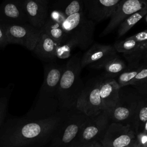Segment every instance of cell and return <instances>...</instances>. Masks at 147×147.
Here are the masks:
<instances>
[{"mask_svg":"<svg viewBox=\"0 0 147 147\" xmlns=\"http://www.w3.org/2000/svg\"><path fill=\"white\" fill-rule=\"evenodd\" d=\"M61 122L59 114L40 119H8L0 128V147H43Z\"/></svg>","mask_w":147,"mask_h":147,"instance_id":"obj_1","label":"cell"},{"mask_svg":"<svg viewBox=\"0 0 147 147\" xmlns=\"http://www.w3.org/2000/svg\"><path fill=\"white\" fill-rule=\"evenodd\" d=\"M64 66H45L44 81L30 108L24 116L29 119H40L55 115L58 106L56 92Z\"/></svg>","mask_w":147,"mask_h":147,"instance_id":"obj_2","label":"cell"},{"mask_svg":"<svg viewBox=\"0 0 147 147\" xmlns=\"http://www.w3.org/2000/svg\"><path fill=\"white\" fill-rule=\"evenodd\" d=\"M81 58L78 55L72 56L64 67L56 92L58 106L61 109L76 102L84 88L80 76Z\"/></svg>","mask_w":147,"mask_h":147,"instance_id":"obj_3","label":"cell"},{"mask_svg":"<svg viewBox=\"0 0 147 147\" xmlns=\"http://www.w3.org/2000/svg\"><path fill=\"white\" fill-rule=\"evenodd\" d=\"M61 26L82 50H86L94 42L95 22L88 19L83 11L65 16Z\"/></svg>","mask_w":147,"mask_h":147,"instance_id":"obj_4","label":"cell"},{"mask_svg":"<svg viewBox=\"0 0 147 147\" xmlns=\"http://www.w3.org/2000/svg\"><path fill=\"white\" fill-rule=\"evenodd\" d=\"M103 79L101 76L89 80L76 100L78 109L87 116L97 115L103 110L99 92Z\"/></svg>","mask_w":147,"mask_h":147,"instance_id":"obj_5","label":"cell"},{"mask_svg":"<svg viewBox=\"0 0 147 147\" xmlns=\"http://www.w3.org/2000/svg\"><path fill=\"white\" fill-rule=\"evenodd\" d=\"M9 44H17L33 51L38 40L42 29H37L29 23L21 25H5Z\"/></svg>","mask_w":147,"mask_h":147,"instance_id":"obj_6","label":"cell"},{"mask_svg":"<svg viewBox=\"0 0 147 147\" xmlns=\"http://www.w3.org/2000/svg\"><path fill=\"white\" fill-rule=\"evenodd\" d=\"M137 137L129 125L113 123L107 127L102 140L103 147H136Z\"/></svg>","mask_w":147,"mask_h":147,"instance_id":"obj_7","label":"cell"},{"mask_svg":"<svg viewBox=\"0 0 147 147\" xmlns=\"http://www.w3.org/2000/svg\"><path fill=\"white\" fill-rule=\"evenodd\" d=\"M117 56L113 45L95 43L82 56L81 67L103 69L108 61Z\"/></svg>","mask_w":147,"mask_h":147,"instance_id":"obj_8","label":"cell"},{"mask_svg":"<svg viewBox=\"0 0 147 147\" xmlns=\"http://www.w3.org/2000/svg\"><path fill=\"white\" fill-rule=\"evenodd\" d=\"M146 5H147V0H121L101 34L105 36L109 34L118 27L126 18Z\"/></svg>","mask_w":147,"mask_h":147,"instance_id":"obj_9","label":"cell"},{"mask_svg":"<svg viewBox=\"0 0 147 147\" xmlns=\"http://www.w3.org/2000/svg\"><path fill=\"white\" fill-rule=\"evenodd\" d=\"M121 0H81L86 17L94 22L110 18Z\"/></svg>","mask_w":147,"mask_h":147,"instance_id":"obj_10","label":"cell"},{"mask_svg":"<svg viewBox=\"0 0 147 147\" xmlns=\"http://www.w3.org/2000/svg\"><path fill=\"white\" fill-rule=\"evenodd\" d=\"M0 22L5 25L28 23L23 0H5L0 5Z\"/></svg>","mask_w":147,"mask_h":147,"instance_id":"obj_11","label":"cell"},{"mask_svg":"<svg viewBox=\"0 0 147 147\" xmlns=\"http://www.w3.org/2000/svg\"><path fill=\"white\" fill-rule=\"evenodd\" d=\"M91 117L92 118L88 123L82 124L80 129L82 143H88L101 133L108 125L109 115L106 110H103L97 115Z\"/></svg>","mask_w":147,"mask_h":147,"instance_id":"obj_12","label":"cell"},{"mask_svg":"<svg viewBox=\"0 0 147 147\" xmlns=\"http://www.w3.org/2000/svg\"><path fill=\"white\" fill-rule=\"evenodd\" d=\"M24 7L29 24L42 29L48 18V5L33 0H23Z\"/></svg>","mask_w":147,"mask_h":147,"instance_id":"obj_13","label":"cell"},{"mask_svg":"<svg viewBox=\"0 0 147 147\" xmlns=\"http://www.w3.org/2000/svg\"><path fill=\"white\" fill-rule=\"evenodd\" d=\"M121 88L115 79H103L99 91L103 110L109 111L119 103Z\"/></svg>","mask_w":147,"mask_h":147,"instance_id":"obj_14","label":"cell"},{"mask_svg":"<svg viewBox=\"0 0 147 147\" xmlns=\"http://www.w3.org/2000/svg\"><path fill=\"white\" fill-rule=\"evenodd\" d=\"M59 44L45 33L42 30L33 51L41 58L53 59L56 57V49Z\"/></svg>","mask_w":147,"mask_h":147,"instance_id":"obj_15","label":"cell"},{"mask_svg":"<svg viewBox=\"0 0 147 147\" xmlns=\"http://www.w3.org/2000/svg\"><path fill=\"white\" fill-rule=\"evenodd\" d=\"M42 30L59 45L65 43L69 39V36L64 31L61 25L53 21L49 17Z\"/></svg>","mask_w":147,"mask_h":147,"instance_id":"obj_16","label":"cell"},{"mask_svg":"<svg viewBox=\"0 0 147 147\" xmlns=\"http://www.w3.org/2000/svg\"><path fill=\"white\" fill-rule=\"evenodd\" d=\"M103 69L105 71L103 76L104 78L114 79L126 69V63L118 56L108 61Z\"/></svg>","mask_w":147,"mask_h":147,"instance_id":"obj_17","label":"cell"},{"mask_svg":"<svg viewBox=\"0 0 147 147\" xmlns=\"http://www.w3.org/2000/svg\"><path fill=\"white\" fill-rule=\"evenodd\" d=\"M147 14V5L141 10L126 18L118 26V37H121L134 26L142 18Z\"/></svg>","mask_w":147,"mask_h":147,"instance_id":"obj_18","label":"cell"},{"mask_svg":"<svg viewBox=\"0 0 147 147\" xmlns=\"http://www.w3.org/2000/svg\"><path fill=\"white\" fill-rule=\"evenodd\" d=\"M131 86L142 94L147 95V63L143 62Z\"/></svg>","mask_w":147,"mask_h":147,"instance_id":"obj_19","label":"cell"},{"mask_svg":"<svg viewBox=\"0 0 147 147\" xmlns=\"http://www.w3.org/2000/svg\"><path fill=\"white\" fill-rule=\"evenodd\" d=\"M144 44L145 43L138 42L129 37L124 40L116 41L113 45V47H114L117 52L123 54L131 52L138 49Z\"/></svg>","mask_w":147,"mask_h":147,"instance_id":"obj_20","label":"cell"},{"mask_svg":"<svg viewBox=\"0 0 147 147\" xmlns=\"http://www.w3.org/2000/svg\"><path fill=\"white\" fill-rule=\"evenodd\" d=\"M65 16L83 11V5L81 0H63L62 7L58 9Z\"/></svg>","mask_w":147,"mask_h":147,"instance_id":"obj_21","label":"cell"},{"mask_svg":"<svg viewBox=\"0 0 147 147\" xmlns=\"http://www.w3.org/2000/svg\"><path fill=\"white\" fill-rule=\"evenodd\" d=\"M142 65V64H141ZM141 65L138 67L131 69H126L122 74L118 76L117 82L121 88L132 84L133 81L140 71Z\"/></svg>","mask_w":147,"mask_h":147,"instance_id":"obj_22","label":"cell"},{"mask_svg":"<svg viewBox=\"0 0 147 147\" xmlns=\"http://www.w3.org/2000/svg\"><path fill=\"white\" fill-rule=\"evenodd\" d=\"M107 111L109 115H110L118 121L126 120L131 115L130 109L126 106H119L118 104L114 107Z\"/></svg>","mask_w":147,"mask_h":147,"instance_id":"obj_23","label":"cell"},{"mask_svg":"<svg viewBox=\"0 0 147 147\" xmlns=\"http://www.w3.org/2000/svg\"><path fill=\"white\" fill-rule=\"evenodd\" d=\"M77 47L75 42L69 38L67 42L64 44L58 45L56 49V56L59 59L68 58L74 47Z\"/></svg>","mask_w":147,"mask_h":147,"instance_id":"obj_24","label":"cell"},{"mask_svg":"<svg viewBox=\"0 0 147 147\" xmlns=\"http://www.w3.org/2000/svg\"><path fill=\"white\" fill-rule=\"evenodd\" d=\"M9 96L7 95H3L0 96V128L4 122L6 117Z\"/></svg>","mask_w":147,"mask_h":147,"instance_id":"obj_25","label":"cell"},{"mask_svg":"<svg viewBox=\"0 0 147 147\" xmlns=\"http://www.w3.org/2000/svg\"><path fill=\"white\" fill-rule=\"evenodd\" d=\"M140 108L138 113V118L139 121L145 123L147 121V104L144 101H141L137 106Z\"/></svg>","mask_w":147,"mask_h":147,"instance_id":"obj_26","label":"cell"},{"mask_svg":"<svg viewBox=\"0 0 147 147\" xmlns=\"http://www.w3.org/2000/svg\"><path fill=\"white\" fill-rule=\"evenodd\" d=\"M129 37L140 43H147V29L141 31Z\"/></svg>","mask_w":147,"mask_h":147,"instance_id":"obj_27","label":"cell"},{"mask_svg":"<svg viewBox=\"0 0 147 147\" xmlns=\"http://www.w3.org/2000/svg\"><path fill=\"white\" fill-rule=\"evenodd\" d=\"M8 44L5 26L0 22V47H4Z\"/></svg>","mask_w":147,"mask_h":147,"instance_id":"obj_28","label":"cell"},{"mask_svg":"<svg viewBox=\"0 0 147 147\" xmlns=\"http://www.w3.org/2000/svg\"><path fill=\"white\" fill-rule=\"evenodd\" d=\"M89 143H82L80 142V144H78L76 145H74V144H70L68 146V147H88Z\"/></svg>","mask_w":147,"mask_h":147,"instance_id":"obj_29","label":"cell"},{"mask_svg":"<svg viewBox=\"0 0 147 147\" xmlns=\"http://www.w3.org/2000/svg\"><path fill=\"white\" fill-rule=\"evenodd\" d=\"M88 147H103L101 144L96 141H92L89 143Z\"/></svg>","mask_w":147,"mask_h":147,"instance_id":"obj_30","label":"cell"},{"mask_svg":"<svg viewBox=\"0 0 147 147\" xmlns=\"http://www.w3.org/2000/svg\"><path fill=\"white\" fill-rule=\"evenodd\" d=\"M33 1H35L38 3L47 5H48V3L49 2V0H33Z\"/></svg>","mask_w":147,"mask_h":147,"instance_id":"obj_31","label":"cell"},{"mask_svg":"<svg viewBox=\"0 0 147 147\" xmlns=\"http://www.w3.org/2000/svg\"><path fill=\"white\" fill-rule=\"evenodd\" d=\"M143 62L147 63V48H146V49L144 52V56H143Z\"/></svg>","mask_w":147,"mask_h":147,"instance_id":"obj_32","label":"cell"},{"mask_svg":"<svg viewBox=\"0 0 147 147\" xmlns=\"http://www.w3.org/2000/svg\"><path fill=\"white\" fill-rule=\"evenodd\" d=\"M142 133H144L145 134H147V121H146L145 122V123H144V129H143Z\"/></svg>","mask_w":147,"mask_h":147,"instance_id":"obj_33","label":"cell"},{"mask_svg":"<svg viewBox=\"0 0 147 147\" xmlns=\"http://www.w3.org/2000/svg\"><path fill=\"white\" fill-rule=\"evenodd\" d=\"M142 147H147V140H146V142L145 143V144L144 145V146Z\"/></svg>","mask_w":147,"mask_h":147,"instance_id":"obj_34","label":"cell"}]
</instances>
